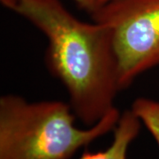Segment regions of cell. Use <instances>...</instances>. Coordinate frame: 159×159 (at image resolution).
Listing matches in <instances>:
<instances>
[{
  "mask_svg": "<svg viewBox=\"0 0 159 159\" xmlns=\"http://www.w3.org/2000/svg\"><path fill=\"white\" fill-rule=\"evenodd\" d=\"M11 11L47 37L46 66L67 91L76 117L93 125L116 108L119 63L108 26L80 20L60 0H17Z\"/></svg>",
  "mask_w": 159,
  "mask_h": 159,
  "instance_id": "cell-1",
  "label": "cell"
},
{
  "mask_svg": "<svg viewBox=\"0 0 159 159\" xmlns=\"http://www.w3.org/2000/svg\"><path fill=\"white\" fill-rule=\"evenodd\" d=\"M114 108L89 129L74 125L70 103L29 102L7 94L0 98V159H69L77 150L114 130L120 119Z\"/></svg>",
  "mask_w": 159,
  "mask_h": 159,
  "instance_id": "cell-2",
  "label": "cell"
},
{
  "mask_svg": "<svg viewBox=\"0 0 159 159\" xmlns=\"http://www.w3.org/2000/svg\"><path fill=\"white\" fill-rule=\"evenodd\" d=\"M90 14L111 29L120 90L158 66L159 0H110Z\"/></svg>",
  "mask_w": 159,
  "mask_h": 159,
  "instance_id": "cell-3",
  "label": "cell"
},
{
  "mask_svg": "<svg viewBox=\"0 0 159 159\" xmlns=\"http://www.w3.org/2000/svg\"><path fill=\"white\" fill-rule=\"evenodd\" d=\"M142 121L131 110L120 116L114 128V138L111 145L103 151L90 153L85 151L80 159H126V152L130 143L138 135Z\"/></svg>",
  "mask_w": 159,
  "mask_h": 159,
  "instance_id": "cell-4",
  "label": "cell"
},
{
  "mask_svg": "<svg viewBox=\"0 0 159 159\" xmlns=\"http://www.w3.org/2000/svg\"><path fill=\"white\" fill-rule=\"evenodd\" d=\"M131 111L145 125L159 148V101L139 97L134 101Z\"/></svg>",
  "mask_w": 159,
  "mask_h": 159,
  "instance_id": "cell-5",
  "label": "cell"
},
{
  "mask_svg": "<svg viewBox=\"0 0 159 159\" xmlns=\"http://www.w3.org/2000/svg\"><path fill=\"white\" fill-rule=\"evenodd\" d=\"M74 1L80 9L89 11V13L97 9L100 2V0H74Z\"/></svg>",
  "mask_w": 159,
  "mask_h": 159,
  "instance_id": "cell-6",
  "label": "cell"
},
{
  "mask_svg": "<svg viewBox=\"0 0 159 159\" xmlns=\"http://www.w3.org/2000/svg\"><path fill=\"white\" fill-rule=\"evenodd\" d=\"M0 2L5 7L10 9V10H12V8L15 6L17 0H0Z\"/></svg>",
  "mask_w": 159,
  "mask_h": 159,
  "instance_id": "cell-7",
  "label": "cell"
},
{
  "mask_svg": "<svg viewBox=\"0 0 159 159\" xmlns=\"http://www.w3.org/2000/svg\"><path fill=\"white\" fill-rule=\"evenodd\" d=\"M109 1H110V0H100L98 7H99L100 6H102V5H103V4H105V3H107V2H109Z\"/></svg>",
  "mask_w": 159,
  "mask_h": 159,
  "instance_id": "cell-8",
  "label": "cell"
}]
</instances>
